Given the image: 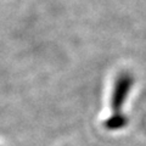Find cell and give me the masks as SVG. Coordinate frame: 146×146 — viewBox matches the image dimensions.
<instances>
[{
  "instance_id": "6da1fadb",
  "label": "cell",
  "mask_w": 146,
  "mask_h": 146,
  "mask_svg": "<svg viewBox=\"0 0 146 146\" xmlns=\"http://www.w3.org/2000/svg\"><path fill=\"white\" fill-rule=\"evenodd\" d=\"M133 85V76L128 72H122L116 78L111 96V107L113 113H121V108Z\"/></svg>"
},
{
  "instance_id": "7a4b0ae2",
  "label": "cell",
  "mask_w": 146,
  "mask_h": 146,
  "mask_svg": "<svg viewBox=\"0 0 146 146\" xmlns=\"http://www.w3.org/2000/svg\"><path fill=\"white\" fill-rule=\"evenodd\" d=\"M128 123V119L125 118V116H123L122 113H113V115L107 118L105 121L104 125L110 130H116V129H121Z\"/></svg>"
}]
</instances>
